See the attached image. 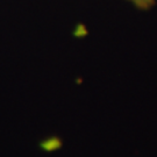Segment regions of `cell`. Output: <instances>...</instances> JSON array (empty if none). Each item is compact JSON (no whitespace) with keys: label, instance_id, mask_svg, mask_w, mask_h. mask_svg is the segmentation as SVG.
<instances>
[{"label":"cell","instance_id":"obj_1","mask_svg":"<svg viewBox=\"0 0 157 157\" xmlns=\"http://www.w3.org/2000/svg\"><path fill=\"white\" fill-rule=\"evenodd\" d=\"M136 7L142 8V10H147L149 7H151L155 4V0H130Z\"/></svg>","mask_w":157,"mask_h":157}]
</instances>
